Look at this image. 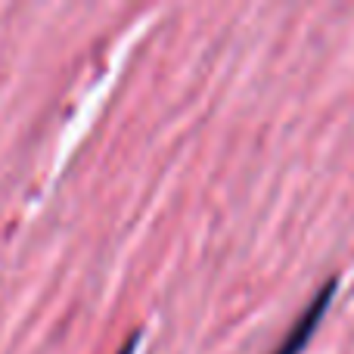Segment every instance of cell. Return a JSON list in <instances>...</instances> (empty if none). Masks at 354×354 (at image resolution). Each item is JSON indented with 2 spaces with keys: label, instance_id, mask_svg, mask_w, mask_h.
<instances>
[{
  "label": "cell",
  "instance_id": "obj_1",
  "mask_svg": "<svg viewBox=\"0 0 354 354\" xmlns=\"http://www.w3.org/2000/svg\"><path fill=\"white\" fill-rule=\"evenodd\" d=\"M339 289V277H333V280H326L324 286L317 289V295H314L311 301H308V308L295 317V324L289 326V333L280 339V345H277L270 354H299L301 348H305L308 342H311L314 330H317L320 317L326 314V308L333 305V295H336Z\"/></svg>",
  "mask_w": 354,
  "mask_h": 354
},
{
  "label": "cell",
  "instance_id": "obj_2",
  "mask_svg": "<svg viewBox=\"0 0 354 354\" xmlns=\"http://www.w3.org/2000/svg\"><path fill=\"white\" fill-rule=\"evenodd\" d=\"M137 342H140V333H134V336H131V339H128V342H124V345H122V351H118V354H134V348H137Z\"/></svg>",
  "mask_w": 354,
  "mask_h": 354
}]
</instances>
